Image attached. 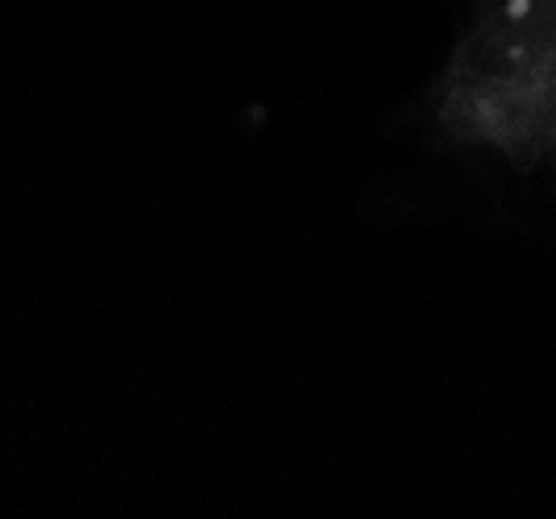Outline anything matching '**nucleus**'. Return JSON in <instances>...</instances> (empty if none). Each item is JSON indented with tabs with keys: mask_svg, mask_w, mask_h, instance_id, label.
I'll return each instance as SVG.
<instances>
[{
	"mask_svg": "<svg viewBox=\"0 0 556 519\" xmlns=\"http://www.w3.org/2000/svg\"><path fill=\"white\" fill-rule=\"evenodd\" d=\"M523 13H528V0H515L510 4V17H523Z\"/></svg>",
	"mask_w": 556,
	"mask_h": 519,
	"instance_id": "1",
	"label": "nucleus"
}]
</instances>
